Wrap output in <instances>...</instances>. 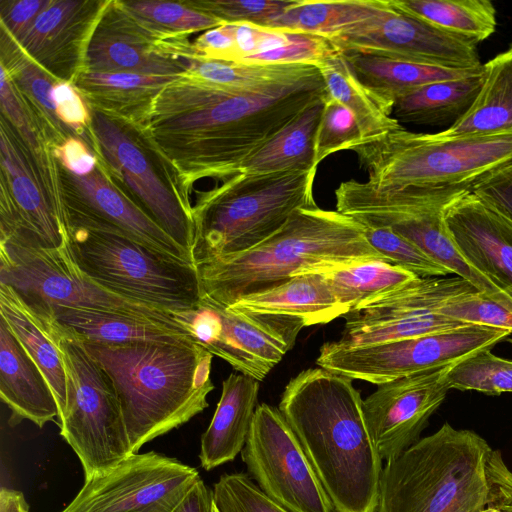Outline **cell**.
<instances>
[{"label":"cell","mask_w":512,"mask_h":512,"mask_svg":"<svg viewBox=\"0 0 512 512\" xmlns=\"http://www.w3.org/2000/svg\"><path fill=\"white\" fill-rule=\"evenodd\" d=\"M507 330L468 324L417 337L364 346H347L336 340L324 343L319 367L380 385L405 376L455 364L505 340Z\"/></svg>","instance_id":"11"},{"label":"cell","mask_w":512,"mask_h":512,"mask_svg":"<svg viewBox=\"0 0 512 512\" xmlns=\"http://www.w3.org/2000/svg\"><path fill=\"white\" fill-rule=\"evenodd\" d=\"M29 307L50 314L83 342L119 345L142 341H194L190 332L177 323L86 309Z\"/></svg>","instance_id":"27"},{"label":"cell","mask_w":512,"mask_h":512,"mask_svg":"<svg viewBox=\"0 0 512 512\" xmlns=\"http://www.w3.org/2000/svg\"><path fill=\"white\" fill-rule=\"evenodd\" d=\"M360 224L369 244L390 264L410 271L418 277H445L451 274L429 258L415 244L391 229Z\"/></svg>","instance_id":"42"},{"label":"cell","mask_w":512,"mask_h":512,"mask_svg":"<svg viewBox=\"0 0 512 512\" xmlns=\"http://www.w3.org/2000/svg\"><path fill=\"white\" fill-rule=\"evenodd\" d=\"M182 76L82 71L72 83L90 107L136 123L161 90Z\"/></svg>","instance_id":"29"},{"label":"cell","mask_w":512,"mask_h":512,"mask_svg":"<svg viewBox=\"0 0 512 512\" xmlns=\"http://www.w3.org/2000/svg\"><path fill=\"white\" fill-rule=\"evenodd\" d=\"M35 313L60 350L66 374L60 434L76 453L88 480L133 454L120 404L112 381L84 342L50 314Z\"/></svg>","instance_id":"9"},{"label":"cell","mask_w":512,"mask_h":512,"mask_svg":"<svg viewBox=\"0 0 512 512\" xmlns=\"http://www.w3.org/2000/svg\"><path fill=\"white\" fill-rule=\"evenodd\" d=\"M483 86L467 113L454 125L431 133L435 139H454L512 130V51L484 64Z\"/></svg>","instance_id":"31"},{"label":"cell","mask_w":512,"mask_h":512,"mask_svg":"<svg viewBox=\"0 0 512 512\" xmlns=\"http://www.w3.org/2000/svg\"><path fill=\"white\" fill-rule=\"evenodd\" d=\"M317 68L265 92L216 85L187 75L164 87L135 124L175 174L187 206L196 182H222L315 101L327 97Z\"/></svg>","instance_id":"1"},{"label":"cell","mask_w":512,"mask_h":512,"mask_svg":"<svg viewBox=\"0 0 512 512\" xmlns=\"http://www.w3.org/2000/svg\"><path fill=\"white\" fill-rule=\"evenodd\" d=\"M438 313L461 323L500 328L512 334V296L501 290L460 294Z\"/></svg>","instance_id":"41"},{"label":"cell","mask_w":512,"mask_h":512,"mask_svg":"<svg viewBox=\"0 0 512 512\" xmlns=\"http://www.w3.org/2000/svg\"><path fill=\"white\" fill-rule=\"evenodd\" d=\"M84 344L112 381L133 454L208 407L213 355L193 340Z\"/></svg>","instance_id":"4"},{"label":"cell","mask_w":512,"mask_h":512,"mask_svg":"<svg viewBox=\"0 0 512 512\" xmlns=\"http://www.w3.org/2000/svg\"><path fill=\"white\" fill-rule=\"evenodd\" d=\"M480 512H502L500 509H497V508H487V509H484Z\"/></svg>","instance_id":"55"},{"label":"cell","mask_w":512,"mask_h":512,"mask_svg":"<svg viewBox=\"0 0 512 512\" xmlns=\"http://www.w3.org/2000/svg\"><path fill=\"white\" fill-rule=\"evenodd\" d=\"M174 512H219L215 506L213 490L200 478Z\"/></svg>","instance_id":"52"},{"label":"cell","mask_w":512,"mask_h":512,"mask_svg":"<svg viewBox=\"0 0 512 512\" xmlns=\"http://www.w3.org/2000/svg\"><path fill=\"white\" fill-rule=\"evenodd\" d=\"M310 273L323 274L338 301L349 312L418 277L410 271L380 260L323 266L300 275Z\"/></svg>","instance_id":"37"},{"label":"cell","mask_w":512,"mask_h":512,"mask_svg":"<svg viewBox=\"0 0 512 512\" xmlns=\"http://www.w3.org/2000/svg\"><path fill=\"white\" fill-rule=\"evenodd\" d=\"M443 219L467 264L512 296V223L472 191L448 205Z\"/></svg>","instance_id":"22"},{"label":"cell","mask_w":512,"mask_h":512,"mask_svg":"<svg viewBox=\"0 0 512 512\" xmlns=\"http://www.w3.org/2000/svg\"><path fill=\"white\" fill-rule=\"evenodd\" d=\"M471 191L512 223V160L478 179Z\"/></svg>","instance_id":"48"},{"label":"cell","mask_w":512,"mask_h":512,"mask_svg":"<svg viewBox=\"0 0 512 512\" xmlns=\"http://www.w3.org/2000/svg\"><path fill=\"white\" fill-rule=\"evenodd\" d=\"M512 504V471L476 432L444 423L383 466L376 512H480Z\"/></svg>","instance_id":"3"},{"label":"cell","mask_w":512,"mask_h":512,"mask_svg":"<svg viewBox=\"0 0 512 512\" xmlns=\"http://www.w3.org/2000/svg\"><path fill=\"white\" fill-rule=\"evenodd\" d=\"M90 109L89 146L111 179L151 220L191 254L194 236L192 211L183 199L173 171L135 124L92 107Z\"/></svg>","instance_id":"10"},{"label":"cell","mask_w":512,"mask_h":512,"mask_svg":"<svg viewBox=\"0 0 512 512\" xmlns=\"http://www.w3.org/2000/svg\"><path fill=\"white\" fill-rule=\"evenodd\" d=\"M49 0H1V28L18 41L32 26Z\"/></svg>","instance_id":"50"},{"label":"cell","mask_w":512,"mask_h":512,"mask_svg":"<svg viewBox=\"0 0 512 512\" xmlns=\"http://www.w3.org/2000/svg\"><path fill=\"white\" fill-rule=\"evenodd\" d=\"M368 181L381 186H469L512 160V130L435 139L401 125L352 149Z\"/></svg>","instance_id":"8"},{"label":"cell","mask_w":512,"mask_h":512,"mask_svg":"<svg viewBox=\"0 0 512 512\" xmlns=\"http://www.w3.org/2000/svg\"><path fill=\"white\" fill-rule=\"evenodd\" d=\"M362 134L354 115L337 100L326 97L316 134L317 166L329 155L352 150L362 142Z\"/></svg>","instance_id":"44"},{"label":"cell","mask_w":512,"mask_h":512,"mask_svg":"<svg viewBox=\"0 0 512 512\" xmlns=\"http://www.w3.org/2000/svg\"><path fill=\"white\" fill-rule=\"evenodd\" d=\"M56 164L62 204L99 218L149 247L193 263L191 254L115 184L99 160L85 176L74 175Z\"/></svg>","instance_id":"23"},{"label":"cell","mask_w":512,"mask_h":512,"mask_svg":"<svg viewBox=\"0 0 512 512\" xmlns=\"http://www.w3.org/2000/svg\"><path fill=\"white\" fill-rule=\"evenodd\" d=\"M228 307L243 312L297 317L304 320L307 327L327 324L349 312L321 273L294 276L280 285L242 297Z\"/></svg>","instance_id":"26"},{"label":"cell","mask_w":512,"mask_h":512,"mask_svg":"<svg viewBox=\"0 0 512 512\" xmlns=\"http://www.w3.org/2000/svg\"><path fill=\"white\" fill-rule=\"evenodd\" d=\"M353 379L322 367L291 378L278 409L297 436L334 512H376L382 459Z\"/></svg>","instance_id":"2"},{"label":"cell","mask_w":512,"mask_h":512,"mask_svg":"<svg viewBox=\"0 0 512 512\" xmlns=\"http://www.w3.org/2000/svg\"><path fill=\"white\" fill-rule=\"evenodd\" d=\"M251 477L290 512H332V504L297 436L272 405L256 408L241 451Z\"/></svg>","instance_id":"14"},{"label":"cell","mask_w":512,"mask_h":512,"mask_svg":"<svg viewBox=\"0 0 512 512\" xmlns=\"http://www.w3.org/2000/svg\"><path fill=\"white\" fill-rule=\"evenodd\" d=\"M68 254L98 286L170 313L202 299L194 263L149 247L115 226L62 204Z\"/></svg>","instance_id":"6"},{"label":"cell","mask_w":512,"mask_h":512,"mask_svg":"<svg viewBox=\"0 0 512 512\" xmlns=\"http://www.w3.org/2000/svg\"><path fill=\"white\" fill-rule=\"evenodd\" d=\"M0 397L10 422L29 420L42 428L59 420V407L44 374L0 319Z\"/></svg>","instance_id":"24"},{"label":"cell","mask_w":512,"mask_h":512,"mask_svg":"<svg viewBox=\"0 0 512 512\" xmlns=\"http://www.w3.org/2000/svg\"><path fill=\"white\" fill-rule=\"evenodd\" d=\"M169 38L143 24L121 1L108 0L90 35L82 71L186 75L169 51Z\"/></svg>","instance_id":"20"},{"label":"cell","mask_w":512,"mask_h":512,"mask_svg":"<svg viewBox=\"0 0 512 512\" xmlns=\"http://www.w3.org/2000/svg\"><path fill=\"white\" fill-rule=\"evenodd\" d=\"M193 57L239 63L236 24L225 23L201 33L191 42Z\"/></svg>","instance_id":"49"},{"label":"cell","mask_w":512,"mask_h":512,"mask_svg":"<svg viewBox=\"0 0 512 512\" xmlns=\"http://www.w3.org/2000/svg\"><path fill=\"white\" fill-rule=\"evenodd\" d=\"M259 389L260 381L241 373H231L223 380L216 410L201 436L199 459L205 470L241 453L258 406Z\"/></svg>","instance_id":"25"},{"label":"cell","mask_w":512,"mask_h":512,"mask_svg":"<svg viewBox=\"0 0 512 512\" xmlns=\"http://www.w3.org/2000/svg\"><path fill=\"white\" fill-rule=\"evenodd\" d=\"M317 68L323 77L328 96L340 102L354 115L363 140L401 125L392 116L393 107L381 101L360 82L343 53L328 59Z\"/></svg>","instance_id":"35"},{"label":"cell","mask_w":512,"mask_h":512,"mask_svg":"<svg viewBox=\"0 0 512 512\" xmlns=\"http://www.w3.org/2000/svg\"><path fill=\"white\" fill-rule=\"evenodd\" d=\"M296 0H187L191 7L224 23L250 24L260 28L287 10Z\"/></svg>","instance_id":"45"},{"label":"cell","mask_w":512,"mask_h":512,"mask_svg":"<svg viewBox=\"0 0 512 512\" xmlns=\"http://www.w3.org/2000/svg\"><path fill=\"white\" fill-rule=\"evenodd\" d=\"M1 66L45 123L54 146L68 137L77 136L57 117L52 91L58 80L29 58L2 28Z\"/></svg>","instance_id":"38"},{"label":"cell","mask_w":512,"mask_h":512,"mask_svg":"<svg viewBox=\"0 0 512 512\" xmlns=\"http://www.w3.org/2000/svg\"><path fill=\"white\" fill-rule=\"evenodd\" d=\"M0 242L40 249L66 245L61 198L1 116Z\"/></svg>","instance_id":"15"},{"label":"cell","mask_w":512,"mask_h":512,"mask_svg":"<svg viewBox=\"0 0 512 512\" xmlns=\"http://www.w3.org/2000/svg\"><path fill=\"white\" fill-rule=\"evenodd\" d=\"M450 389L474 390L488 395L512 392V360L479 351L455 363L447 372Z\"/></svg>","instance_id":"40"},{"label":"cell","mask_w":512,"mask_h":512,"mask_svg":"<svg viewBox=\"0 0 512 512\" xmlns=\"http://www.w3.org/2000/svg\"><path fill=\"white\" fill-rule=\"evenodd\" d=\"M108 0H49L16 43L58 81L73 82L82 71L86 47Z\"/></svg>","instance_id":"21"},{"label":"cell","mask_w":512,"mask_h":512,"mask_svg":"<svg viewBox=\"0 0 512 512\" xmlns=\"http://www.w3.org/2000/svg\"><path fill=\"white\" fill-rule=\"evenodd\" d=\"M0 512H29L22 492L2 487L0 490Z\"/></svg>","instance_id":"53"},{"label":"cell","mask_w":512,"mask_h":512,"mask_svg":"<svg viewBox=\"0 0 512 512\" xmlns=\"http://www.w3.org/2000/svg\"><path fill=\"white\" fill-rule=\"evenodd\" d=\"M316 172L238 174L197 192L191 207L195 266L249 250L276 233L295 211L317 206Z\"/></svg>","instance_id":"7"},{"label":"cell","mask_w":512,"mask_h":512,"mask_svg":"<svg viewBox=\"0 0 512 512\" xmlns=\"http://www.w3.org/2000/svg\"><path fill=\"white\" fill-rule=\"evenodd\" d=\"M200 478L176 458L134 453L85 480L61 512H174Z\"/></svg>","instance_id":"17"},{"label":"cell","mask_w":512,"mask_h":512,"mask_svg":"<svg viewBox=\"0 0 512 512\" xmlns=\"http://www.w3.org/2000/svg\"><path fill=\"white\" fill-rule=\"evenodd\" d=\"M284 32L285 39L278 47L250 56L244 63L318 67L328 59L342 54L326 37L300 32Z\"/></svg>","instance_id":"43"},{"label":"cell","mask_w":512,"mask_h":512,"mask_svg":"<svg viewBox=\"0 0 512 512\" xmlns=\"http://www.w3.org/2000/svg\"><path fill=\"white\" fill-rule=\"evenodd\" d=\"M341 52H359L443 67L474 69L477 44L452 35L395 8L330 38Z\"/></svg>","instance_id":"18"},{"label":"cell","mask_w":512,"mask_h":512,"mask_svg":"<svg viewBox=\"0 0 512 512\" xmlns=\"http://www.w3.org/2000/svg\"><path fill=\"white\" fill-rule=\"evenodd\" d=\"M370 260L388 262L369 244L358 221L315 206L295 211L257 246L196 268L202 297L228 307L318 267Z\"/></svg>","instance_id":"5"},{"label":"cell","mask_w":512,"mask_h":512,"mask_svg":"<svg viewBox=\"0 0 512 512\" xmlns=\"http://www.w3.org/2000/svg\"><path fill=\"white\" fill-rule=\"evenodd\" d=\"M174 315L197 344L258 381L265 379L307 327L297 317L237 311L205 297L193 309Z\"/></svg>","instance_id":"13"},{"label":"cell","mask_w":512,"mask_h":512,"mask_svg":"<svg viewBox=\"0 0 512 512\" xmlns=\"http://www.w3.org/2000/svg\"><path fill=\"white\" fill-rule=\"evenodd\" d=\"M0 282L31 307L95 310L181 324L173 313L98 286L73 263L66 245L48 250L0 242Z\"/></svg>","instance_id":"12"},{"label":"cell","mask_w":512,"mask_h":512,"mask_svg":"<svg viewBox=\"0 0 512 512\" xmlns=\"http://www.w3.org/2000/svg\"><path fill=\"white\" fill-rule=\"evenodd\" d=\"M0 319L44 374L61 415L66 401V374L60 350L37 314L3 282H0Z\"/></svg>","instance_id":"33"},{"label":"cell","mask_w":512,"mask_h":512,"mask_svg":"<svg viewBox=\"0 0 512 512\" xmlns=\"http://www.w3.org/2000/svg\"><path fill=\"white\" fill-rule=\"evenodd\" d=\"M213 498L219 512H290L242 472L220 476L214 484Z\"/></svg>","instance_id":"46"},{"label":"cell","mask_w":512,"mask_h":512,"mask_svg":"<svg viewBox=\"0 0 512 512\" xmlns=\"http://www.w3.org/2000/svg\"><path fill=\"white\" fill-rule=\"evenodd\" d=\"M485 80L474 76L422 86L395 100L392 116L398 122L451 127L470 109Z\"/></svg>","instance_id":"32"},{"label":"cell","mask_w":512,"mask_h":512,"mask_svg":"<svg viewBox=\"0 0 512 512\" xmlns=\"http://www.w3.org/2000/svg\"><path fill=\"white\" fill-rule=\"evenodd\" d=\"M398 10L476 44L496 29V9L489 0H391Z\"/></svg>","instance_id":"36"},{"label":"cell","mask_w":512,"mask_h":512,"mask_svg":"<svg viewBox=\"0 0 512 512\" xmlns=\"http://www.w3.org/2000/svg\"><path fill=\"white\" fill-rule=\"evenodd\" d=\"M453 365L377 385L363 400L365 421L382 460L397 456L420 439L450 389L446 375Z\"/></svg>","instance_id":"19"},{"label":"cell","mask_w":512,"mask_h":512,"mask_svg":"<svg viewBox=\"0 0 512 512\" xmlns=\"http://www.w3.org/2000/svg\"><path fill=\"white\" fill-rule=\"evenodd\" d=\"M502 512H512V504L505 505L502 508H500Z\"/></svg>","instance_id":"54"},{"label":"cell","mask_w":512,"mask_h":512,"mask_svg":"<svg viewBox=\"0 0 512 512\" xmlns=\"http://www.w3.org/2000/svg\"><path fill=\"white\" fill-rule=\"evenodd\" d=\"M474 290L458 276L417 277L344 315V328L336 341L364 346L468 325L438 310L453 297Z\"/></svg>","instance_id":"16"},{"label":"cell","mask_w":512,"mask_h":512,"mask_svg":"<svg viewBox=\"0 0 512 512\" xmlns=\"http://www.w3.org/2000/svg\"><path fill=\"white\" fill-rule=\"evenodd\" d=\"M388 0H296L265 29L319 35L328 39L385 10Z\"/></svg>","instance_id":"34"},{"label":"cell","mask_w":512,"mask_h":512,"mask_svg":"<svg viewBox=\"0 0 512 512\" xmlns=\"http://www.w3.org/2000/svg\"><path fill=\"white\" fill-rule=\"evenodd\" d=\"M321 98L299 113L241 165L240 174L263 175L317 169L316 134L324 108Z\"/></svg>","instance_id":"30"},{"label":"cell","mask_w":512,"mask_h":512,"mask_svg":"<svg viewBox=\"0 0 512 512\" xmlns=\"http://www.w3.org/2000/svg\"><path fill=\"white\" fill-rule=\"evenodd\" d=\"M123 6L150 29L166 37L186 36L225 24L185 1H121Z\"/></svg>","instance_id":"39"},{"label":"cell","mask_w":512,"mask_h":512,"mask_svg":"<svg viewBox=\"0 0 512 512\" xmlns=\"http://www.w3.org/2000/svg\"><path fill=\"white\" fill-rule=\"evenodd\" d=\"M360 82L384 103L394 106L399 97L422 86L481 73L479 68L443 67L359 52H342Z\"/></svg>","instance_id":"28"},{"label":"cell","mask_w":512,"mask_h":512,"mask_svg":"<svg viewBox=\"0 0 512 512\" xmlns=\"http://www.w3.org/2000/svg\"><path fill=\"white\" fill-rule=\"evenodd\" d=\"M52 98L60 122L89 144L87 133L92 120L91 109L75 85L58 81Z\"/></svg>","instance_id":"47"},{"label":"cell","mask_w":512,"mask_h":512,"mask_svg":"<svg viewBox=\"0 0 512 512\" xmlns=\"http://www.w3.org/2000/svg\"><path fill=\"white\" fill-rule=\"evenodd\" d=\"M52 155L61 167L77 176L90 174L98 165V157L93 149L78 136L68 137L54 146Z\"/></svg>","instance_id":"51"},{"label":"cell","mask_w":512,"mask_h":512,"mask_svg":"<svg viewBox=\"0 0 512 512\" xmlns=\"http://www.w3.org/2000/svg\"><path fill=\"white\" fill-rule=\"evenodd\" d=\"M509 50H511V51H512V44L510 45V48H509Z\"/></svg>","instance_id":"56"}]
</instances>
